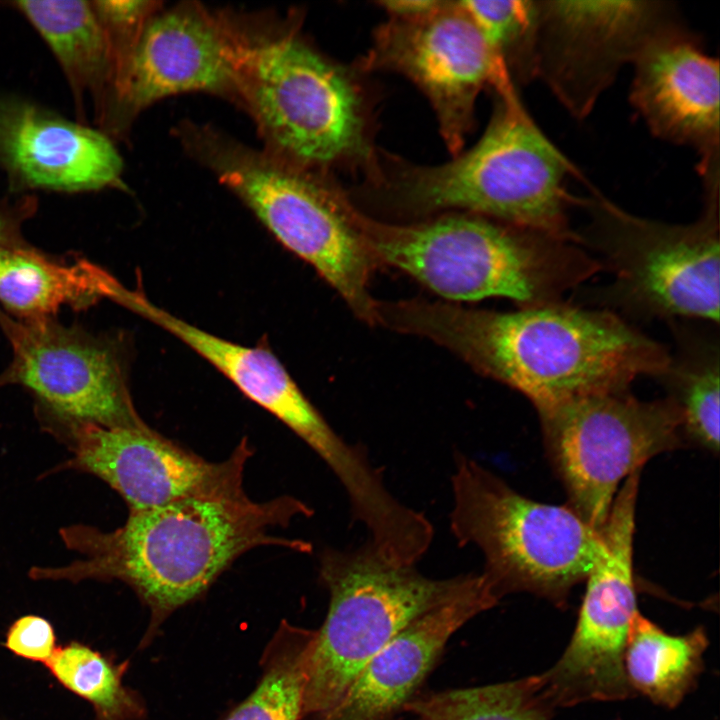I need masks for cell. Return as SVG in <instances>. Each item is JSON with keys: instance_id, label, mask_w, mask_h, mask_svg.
<instances>
[{"instance_id": "13", "label": "cell", "mask_w": 720, "mask_h": 720, "mask_svg": "<svg viewBox=\"0 0 720 720\" xmlns=\"http://www.w3.org/2000/svg\"><path fill=\"white\" fill-rule=\"evenodd\" d=\"M536 1V78L577 119L651 40L684 26L664 1Z\"/></svg>"}, {"instance_id": "23", "label": "cell", "mask_w": 720, "mask_h": 720, "mask_svg": "<svg viewBox=\"0 0 720 720\" xmlns=\"http://www.w3.org/2000/svg\"><path fill=\"white\" fill-rule=\"evenodd\" d=\"M709 644L703 626L669 634L638 610L631 621L624 670L634 691L655 705L677 707L695 689Z\"/></svg>"}, {"instance_id": "27", "label": "cell", "mask_w": 720, "mask_h": 720, "mask_svg": "<svg viewBox=\"0 0 720 720\" xmlns=\"http://www.w3.org/2000/svg\"><path fill=\"white\" fill-rule=\"evenodd\" d=\"M65 689L91 704L94 720H144L143 697L123 683L130 661L117 662L76 640L58 645L44 665Z\"/></svg>"}, {"instance_id": "33", "label": "cell", "mask_w": 720, "mask_h": 720, "mask_svg": "<svg viewBox=\"0 0 720 720\" xmlns=\"http://www.w3.org/2000/svg\"><path fill=\"white\" fill-rule=\"evenodd\" d=\"M391 720H395V718H393V719H391ZM414 720H417V719L414 718Z\"/></svg>"}, {"instance_id": "11", "label": "cell", "mask_w": 720, "mask_h": 720, "mask_svg": "<svg viewBox=\"0 0 720 720\" xmlns=\"http://www.w3.org/2000/svg\"><path fill=\"white\" fill-rule=\"evenodd\" d=\"M363 71L399 73L429 100L449 149L461 152L484 88H515L501 60L458 1L427 12L389 16L359 63Z\"/></svg>"}, {"instance_id": "14", "label": "cell", "mask_w": 720, "mask_h": 720, "mask_svg": "<svg viewBox=\"0 0 720 720\" xmlns=\"http://www.w3.org/2000/svg\"><path fill=\"white\" fill-rule=\"evenodd\" d=\"M124 306L180 339L222 372L250 400L300 437L330 468L355 513L380 506L388 489L360 446L343 440L305 397L281 362L263 348L246 347L189 324L130 291Z\"/></svg>"}, {"instance_id": "4", "label": "cell", "mask_w": 720, "mask_h": 720, "mask_svg": "<svg viewBox=\"0 0 720 720\" xmlns=\"http://www.w3.org/2000/svg\"><path fill=\"white\" fill-rule=\"evenodd\" d=\"M359 221L377 264L454 301L502 297L519 307L551 304L602 271L577 243L470 213L392 224L361 212Z\"/></svg>"}, {"instance_id": "30", "label": "cell", "mask_w": 720, "mask_h": 720, "mask_svg": "<svg viewBox=\"0 0 720 720\" xmlns=\"http://www.w3.org/2000/svg\"><path fill=\"white\" fill-rule=\"evenodd\" d=\"M3 646L19 658L45 665L58 645L51 622L42 616L28 614L11 623Z\"/></svg>"}, {"instance_id": "26", "label": "cell", "mask_w": 720, "mask_h": 720, "mask_svg": "<svg viewBox=\"0 0 720 720\" xmlns=\"http://www.w3.org/2000/svg\"><path fill=\"white\" fill-rule=\"evenodd\" d=\"M539 674L489 685L418 693L403 709L417 720H552Z\"/></svg>"}, {"instance_id": "21", "label": "cell", "mask_w": 720, "mask_h": 720, "mask_svg": "<svg viewBox=\"0 0 720 720\" xmlns=\"http://www.w3.org/2000/svg\"><path fill=\"white\" fill-rule=\"evenodd\" d=\"M122 287L88 260L58 263L22 244L0 245V303L27 321L48 319L64 305L117 301Z\"/></svg>"}, {"instance_id": "24", "label": "cell", "mask_w": 720, "mask_h": 720, "mask_svg": "<svg viewBox=\"0 0 720 720\" xmlns=\"http://www.w3.org/2000/svg\"><path fill=\"white\" fill-rule=\"evenodd\" d=\"M48 44L80 102L86 93L98 101L111 85L107 41L91 1L13 3Z\"/></svg>"}, {"instance_id": "7", "label": "cell", "mask_w": 720, "mask_h": 720, "mask_svg": "<svg viewBox=\"0 0 720 720\" xmlns=\"http://www.w3.org/2000/svg\"><path fill=\"white\" fill-rule=\"evenodd\" d=\"M450 530L484 557L483 576L501 599L527 592L558 608L604 552L601 531L569 505L529 499L475 460L457 454Z\"/></svg>"}, {"instance_id": "20", "label": "cell", "mask_w": 720, "mask_h": 720, "mask_svg": "<svg viewBox=\"0 0 720 720\" xmlns=\"http://www.w3.org/2000/svg\"><path fill=\"white\" fill-rule=\"evenodd\" d=\"M0 164L25 187L63 192L119 185L122 172L105 134L18 100L0 102Z\"/></svg>"}, {"instance_id": "2", "label": "cell", "mask_w": 720, "mask_h": 720, "mask_svg": "<svg viewBox=\"0 0 720 720\" xmlns=\"http://www.w3.org/2000/svg\"><path fill=\"white\" fill-rule=\"evenodd\" d=\"M312 510L292 496L251 500L243 488L198 495L129 512L112 530L84 524L60 529L64 545L80 555L58 567H32L38 581H120L149 609L140 648L151 643L177 609L201 597L242 554L258 546L312 550L309 542L272 533Z\"/></svg>"}, {"instance_id": "6", "label": "cell", "mask_w": 720, "mask_h": 720, "mask_svg": "<svg viewBox=\"0 0 720 720\" xmlns=\"http://www.w3.org/2000/svg\"><path fill=\"white\" fill-rule=\"evenodd\" d=\"M185 141L288 250L311 265L367 324H378L369 290L377 265L352 201L307 168L233 143L208 128Z\"/></svg>"}, {"instance_id": "9", "label": "cell", "mask_w": 720, "mask_h": 720, "mask_svg": "<svg viewBox=\"0 0 720 720\" xmlns=\"http://www.w3.org/2000/svg\"><path fill=\"white\" fill-rule=\"evenodd\" d=\"M475 573L435 579L381 556L370 543L326 548L319 580L329 606L309 657L302 720L330 710L365 664L420 616L460 593Z\"/></svg>"}, {"instance_id": "31", "label": "cell", "mask_w": 720, "mask_h": 720, "mask_svg": "<svg viewBox=\"0 0 720 720\" xmlns=\"http://www.w3.org/2000/svg\"><path fill=\"white\" fill-rule=\"evenodd\" d=\"M439 3V0H382L378 5L389 16H410L432 10Z\"/></svg>"}, {"instance_id": "16", "label": "cell", "mask_w": 720, "mask_h": 720, "mask_svg": "<svg viewBox=\"0 0 720 720\" xmlns=\"http://www.w3.org/2000/svg\"><path fill=\"white\" fill-rule=\"evenodd\" d=\"M8 332L14 359L7 377L33 394L42 424L146 425L109 344L49 319L9 322Z\"/></svg>"}, {"instance_id": "25", "label": "cell", "mask_w": 720, "mask_h": 720, "mask_svg": "<svg viewBox=\"0 0 720 720\" xmlns=\"http://www.w3.org/2000/svg\"><path fill=\"white\" fill-rule=\"evenodd\" d=\"M316 630L283 620L264 649L254 690L224 720H302Z\"/></svg>"}, {"instance_id": "5", "label": "cell", "mask_w": 720, "mask_h": 720, "mask_svg": "<svg viewBox=\"0 0 720 720\" xmlns=\"http://www.w3.org/2000/svg\"><path fill=\"white\" fill-rule=\"evenodd\" d=\"M720 166L700 175L703 208L688 224L634 215L595 190L577 199L587 224L578 244L607 270L611 281L581 290V300L626 321L696 319L719 324Z\"/></svg>"}, {"instance_id": "12", "label": "cell", "mask_w": 720, "mask_h": 720, "mask_svg": "<svg viewBox=\"0 0 720 720\" xmlns=\"http://www.w3.org/2000/svg\"><path fill=\"white\" fill-rule=\"evenodd\" d=\"M640 471L617 492L601 529L604 552L587 575L572 637L559 659L539 674L555 708L636 696L624 670V651L637 609L633 570L635 508Z\"/></svg>"}, {"instance_id": "32", "label": "cell", "mask_w": 720, "mask_h": 720, "mask_svg": "<svg viewBox=\"0 0 720 720\" xmlns=\"http://www.w3.org/2000/svg\"><path fill=\"white\" fill-rule=\"evenodd\" d=\"M21 244L18 237V221L13 212L0 210V245Z\"/></svg>"}, {"instance_id": "3", "label": "cell", "mask_w": 720, "mask_h": 720, "mask_svg": "<svg viewBox=\"0 0 720 720\" xmlns=\"http://www.w3.org/2000/svg\"><path fill=\"white\" fill-rule=\"evenodd\" d=\"M576 167L545 136L516 89L495 92L492 117L478 142L454 159L418 166L379 164L371 182L380 199L405 214L464 211L578 244L566 188Z\"/></svg>"}, {"instance_id": "18", "label": "cell", "mask_w": 720, "mask_h": 720, "mask_svg": "<svg viewBox=\"0 0 720 720\" xmlns=\"http://www.w3.org/2000/svg\"><path fill=\"white\" fill-rule=\"evenodd\" d=\"M630 99L649 130L694 148L699 168L719 161V61L685 26L651 40L632 63Z\"/></svg>"}, {"instance_id": "8", "label": "cell", "mask_w": 720, "mask_h": 720, "mask_svg": "<svg viewBox=\"0 0 720 720\" xmlns=\"http://www.w3.org/2000/svg\"><path fill=\"white\" fill-rule=\"evenodd\" d=\"M239 98L281 159L307 169L360 165L368 177L377 170L358 83L297 36L242 38Z\"/></svg>"}, {"instance_id": "1", "label": "cell", "mask_w": 720, "mask_h": 720, "mask_svg": "<svg viewBox=\"0 0 720 720\" xmlns=\"http://www.w3.org/2000/svg\"><path fill=\"white\" fill-rule=\"evenodd\" d=\"M379 323L430 339L523 394L538 413L658 377L663 344L617 314L563 301L512 311L422 299L379 303Z\"/></svg>"}, {"instance_id": "19", "label": "cell", "mask_w": 720, "mask_h": 720, "mask_svg": "<svg viewBox=\"0 0 720 720\" xmlns=\"http://www.w3.org/2000/svg\"><path fill=\"white\" fill-rule=\"evenodd\" d=\"M487 579L475 574L456 596L417 618L375 654L336 704L314 720H391L419 693L450 638L498 604Z\"/></svg>"}, {"instance_id": "17", "label": "cell", "mask_w": 720, "mask_h": 720, "mask_svg": "<svg viewBox=\"0 0 720 720\" xmlns=\"http://www.w3.org/2000/svg\"><path fill=\"white\" fill-rule=\"evenodd\" d=\"M242 38L201 8L151 17L112 90L125 113L173 94L206 91L239 98Z\"/></svg>"}, {"instance_id": "10", "label": "cell", "mask_w": 720, "mask_h": 720, "mask_svg": "<svg viewBox=\"0 0 720 720\" xmlns=\"http://www.w3.org/2000/svg\"><path fill=\"white\" fill-rule=\"evenodd\" d=\"M538 415L568 505L598 531L621 481L685 440L670 400H640L629 389L578 398Z\"/></svg>"}, {"instance_id": "28", "label": "cell", "mask_w": 720, "mask_h": 720, "mask_svg": "<svg viewBox=\"0 0 720 720\" xmlns=\"http://www.w3.org/2000/svg\"><path fill=\"white\" fill-rule=\"evenodd\" d=\"M513 83L536 78L537 1H458Z\"/></svg>"}, {"instance_id": "29", "label": "cell", "mask_w": 720, "mask_h": 720, "mask_svg": "<svg viewBox=\"0 0 720 720\" xmlns=\"http://www.w3.org/2000/svg\"><path fill=\"white\" fill-rule=\"evenodd\" d=\"M103 29L111 62V85L120 76L146 23L156 9L151 1H91Z\"/></svg>"}, {"instance_id": "22", "label": "cell", "mask_w": 720, "mask_h": 720, "mask_svg": "<svg viewBox=\"0 0 720 720\" xmlns=\"http://www.w3.org/2000/svg\"><path fill=\"white\" fill-rule=\"evenodd\" d=\"M673 352L656 377L676 407L685 440L719 451V324L696 319L667 321Z\"/></svg>"}, {"instance_id": "15", "label": "cell", "mask_w": 720, "mask_h": 720, "mask_svg": "<svg viewBox=\"0 0 720 720\" xmlns=\"http://www.w3.org/2000/svg\"><path fill=\"white\" fill-rule=\"evenodd\" d=\"M44 426L70 452L58 470H75L98 477L124 499L129 512L243 488L245 464L253 454L249 441L243 439L227 459L206 461L147 424L104 427L49 423Z\"/></svg>"}]
</instances>
